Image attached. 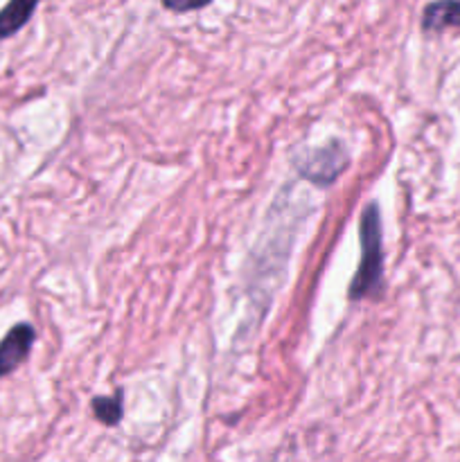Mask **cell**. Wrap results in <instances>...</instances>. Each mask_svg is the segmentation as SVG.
<instances>
[{
	"mask_svg": "<svg viewBox=\"0 0 460 462\" xmlns=\"http://www.w3.org/2000/svg\"><path fill=\"white\" fill-rule=\"evenodd\" d=\"M361 262L356 275L350 282L347 298L363 300L382 291L383 284V244H382V215L377 203H368L359 221Z\"/></svg>",
	"mask_w": 460,
	"mask_h": 462,
	"instance_id": "1",
	"label": "cell"
},
{
	"mask_svg": "<svg viewBox=\"0 0 460 462\" xmlns=\"http://www.w3.org/2000/svg\"><path fill=\"white\" fill-rule=\"evenodd\" d=\"M347 167V152L341 143L332 140L325 147L307 152L298 158V170L311 183L329 185L338 174H343Z\"/></svg>",
	"mask_w": 460,
	"mask_h": 462,
	"instance_id": "2",
	"label": "cell"
},
{
	"mask_svg": "<svg viewBox=\"0 0 460 462\" xmlns=\"http://www.w3.org/2000/svg\"><path fill=\"white\" fill-rule=\"evenodd\" d=\"M36 341V329L30 323L14 325L7 337L0 341V377L14 373L30 356Z\"/></svg>",
	"mask_w": 460,
	"mask_h": 462,
	"instance_id": "3",
	"label": "cell"
},
{
	"mask_svg": "<svg viewBox=\"0 0 460 462\" xmlns=\"http://www.w3.org/2000/svg\"><path fill=\"white\" fill-rule=\"evenodd\" d=\"M445 27H460V3H431L422 12V30L440 32Z\"/></svg>",
	"mask_w": 460,
	"mask_h": 462,
	"instance_id": "4",
	"label": "cell"
},
{
	"mask_svg": "<svg viewBox=\"0 0 460 462\" xmlns=\"http://www.w3.org/2000/svg\"><path fill=\"white\" fill-rule=\"evenodd\" d=\"M36 7H39V5H36L34 0H32V3H27V0H14V3L5 5V7L0 9V41L16 34V32L30 21L32 14L36 12Z\"/></svg>",
	"mask_w": 460,
	"mask_h": 462,
	"instance_id": "5",
	"label": "cell"
},
{
	"mask_svg": "<svg viewBox=\"0 0 460 462\" xmlns=\"http://www.w3.org/2000/svg\"><path fill=\"white\" fill-rule=\"evenodd\" d=\"M122 393H115L113 397H95L93 400V413L106 427H115L122 420Z\"/></svg>",
	"mask_w": 460,
	"mask_h": 462,
	"instance_id": "6",
	"label": "cell"
},
{
	"mask_svg": "<svg viewBox=\"0 0 460 462\" xmlns=\"http://www.w3.org/2000/svg\"><path fill=\"white\" fill-rule=\"evenodd\" d=\"M207 3H185V5H179V3H165L167 9H171V12H194V9H201L206 7Z\"/></svg>",
	"mask_w": 460,
	"mask_h": 462,
	"instance_id": "7",
	"label": "cell"
}]
</instances>
